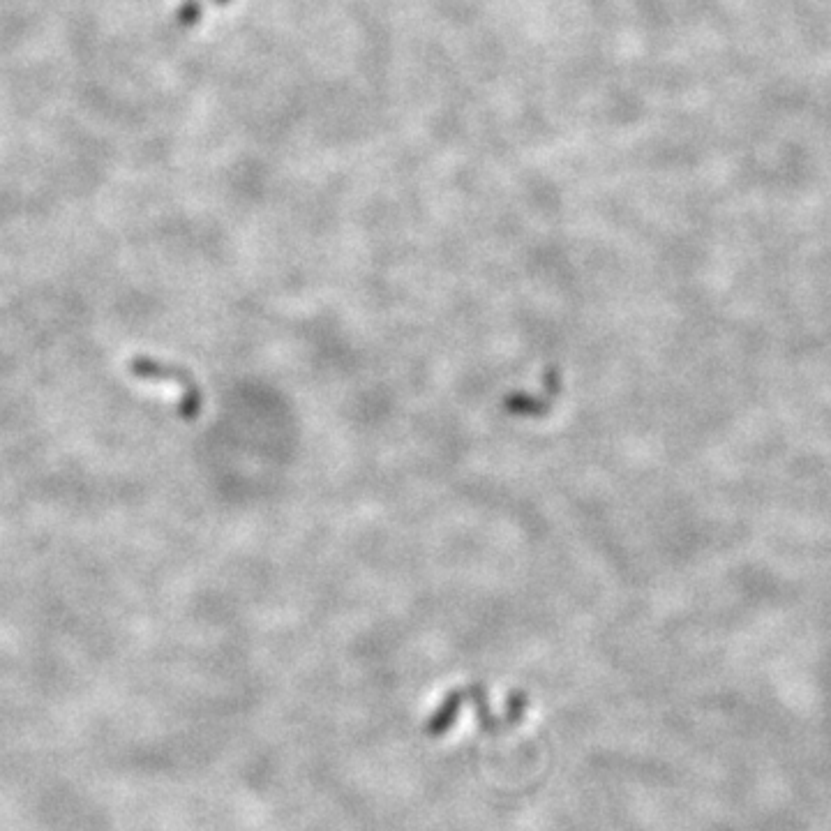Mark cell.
Returning <instances> with one entry per match:
<instances>
[{
  "label": "cell",
  "instance_id": "obj_1",
  "mask_svg": "<svg viewBox=\"0 0 831 831\" xmlns=\"http://www.w3.org/2000/svg\"><path fill=\"white\" fill-rule=\"evenodd\" d=\"M127 372H130L132 377L146 381V384L151 381V384L174 388L178 395V411H181L183 418H194L201 411V402H204L201 388L197 386L192 374L178 368V365L160 363L148 356H134L132 361L127 363Z\"/></svg>",
  "mask_w": 831,
  "mask_h": 831
}]
</instances>
